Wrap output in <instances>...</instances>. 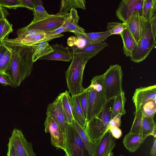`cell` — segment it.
<instances>
[{
	"label": "cell",
	"instance_id": "cell-42",
	"mask_svg": "<svg viewBox=\"0 0 156 156\" xmlns=\"http://www.w3.org/2000/svg\"><path fill=\"white\" fill-rule=\"evenodd\" d=\"M23 7L29 9L33 11L34 8V5L32 0H20Z\"/></svg>",
	"mask_w": 156,
	"mask_h": 156
},
{
	"label": "cell",
	"instance_id": "cell-21",
	"mask_svg": "<svg viewBox=\"0 0 156 156\" xmlns=\"http://www.w3.org/2000/svg\"><path fill=\"white\" fill-rule=\"evenodd\" d=\"M108 46V43L105 42L98 44H90L82 49L73 51V52L83 55L90 59Z\"/></svg>",
	"mask_w": 156,
	"mask_h": 156
},
{
	"label": "cell",
	"instance_id": "cell-29",
	"mask_svg": "<svg viewBox=\"0 0 156 156\" xmlns=\"http://www.w3.org/2000/svg\"><path fill=\"white\" fill-rule=\"evenodd\" d=\"M90 44H98L103 42L112 34L108 30L104 32L86 33L83 34Z\"/></svg>",
	"mask_w": 156,
	"mask_h": 156
},
{
	"label": "cell",
	"instance_id": "cell-5",
	"mask_svg": "<svg viewBox=\"0 0 156 156\" xmlns=\"http://www.w3.org/2000/svg\"><path fill=\"white\" fill-rule=\"evenodd\" d=\"M17 34L14 38H5L3 42L8 47H32L42 41L48 42L52 40L51 36L44 31L27 26L18 30Z\"/></svg>",
	"mask_w": 156,
	"mask_h": 156
},
{
	"label": "cell",
	"instance_id": "cell-44",
	"mask_svg": "<svg viewBox=\"0 0 156 156\" xmlns=\"http://www.w3.org/2000/svg\"><path fill=\"white\" fill-rule=\"evenodd\" d=\"M8 146V150L7 156H17L14 146L12 143L9 140Z\"/></svg>",
	"mask_w": 156,
	"mask_h": 156
},
{
	"label": "cell",
	"instance_id": "cell-43",
	"mask_svg": "<svg viewBox=\"0 0 156 156\" xmlns=\"http://www.w3.org/2000/svg\"><path fill=\"white\" fill-rule=\"evenodd\" d=\"M70 11L69 18L70 20L77 23L80 17L78 15L77 10L75 9H72Z\"/></svg>",
	"mask_w": 156,
	"mask_h": 156
},
{
	"label": "cell",
	"instance_id": "cell-8",
	"mask_svg": "<svg viewBox=\"0 0 156 156\" xmlns=\"http://www.w3.org/2000/svg\"><path fill=\"white\" fill-rule=\"evenodd\" d=\"M105 74V85L107 99L115 97L122 90V68L116 64L111 65Z\"/></svg>",
	"mask_w": 156,
	"mask_h": 156
},
{
	"label": "cell",
	"instance_id": "cell-19",
	"mask_svg": "<svg viewBox=\"0 0 156 156\" xmlns=\"http://www.w3.org/2000/svg\"><path fill=\"white\" fill-rule=\"evenodd\" d=\"M149 136L140 133H129L123 139L124 147L129 152H135Z\"/></svg>",
	"mask_w": 156,
	"mask_h": 156
},
{
	"label": "cell",
	"instance_id": "cell-12",
	"mask_svg": "<svg viewBox=\"0 0 156 156\" xmlns=\"http://www.w3.org/2000/svg\"><path fill=\"white\" fill-rule=\"evenodd\" d=\"M46 114L52 118L61 128L64 136L68 125L63 111L61 93L54 101L48 105Z\"/></svg>",
	"mask_w": 156,
	"mask_h": 156
},
{
	"label": "cell",
	"instance_id": "cell-36",
	"mask_svg": "<svg viewBox=\"0 0 156 156\" xmlns=\"http://www.w3.org/2000/svg\"><path fill=\"white\" fill-rule=\"evenodd\" d=\"M88 87L85 88L81 93L78 95L80 103L86 119L88 105Z\"/></svg>",
	"mask_w": 156,
	"mask_h": 156
},
{
	"label": "cell",
	"instance_id": "cell-50",
	"mask_svg": "<svg viewBox=\"0 0 156 156\" xmlns=\"http://www.w3.org/2000/svg\"><path fill=\"white\" fill-rule=\"evenodd\" d=\"M119 156H124V155H123L120 154V155H119Z\"/></svg>",
	"mask_w": 156,
	"mask_h": 156
},
{
	"label": "cell",
	"instance_id": "cell-34",
	"mask_svg": "<svg viewBox=\"0 0 156 156\" xmlns=\"http://www.w3.org/2000/svg\"><path fill=\"white\" fill-rule=\"evenodd\" d=\"M12 55V49L8 47L6 52L0 60V72H4L9 68L11 63Z\"/></svg>",
	"mask_w": 156,
	"mask_h": 156
},
{
	"label": "cell",
	"instance_id": "cell-3",
	"mask_svg": "<svg viewBox=\"0 0 156 156\" xmlns=\"http://www.w3.org/2000/svg\"><path fill=\"white\" fill-rule=\"evenodd\" d=\"M115 98L108 100L99 114L87 123L85 130L91 142L96 143L108 130Z\"/></svg>",
	"mask_w": 156,
	"mask_h": 156
},
{
	"label": "cell",
	"instance_id": "cell-48",
	"mask_svg": "<svg viewBox=\"0 0 156 156\" xmlns=\"http://www.w3.org/2000/svg\"><path fill=\"white\" fill-rule=\"evenodd\" d=\"M150 155L151 156H155L156 154V137H154L153 143L151 148Z\"/></svg>",
	"mask_w": 156,
	"mask_h": 156
},
{
	"label": "cell",
	"instance_id": "cell-25",
	"mask_svg": "<svg viewBox=\"0 0 156 156\" xmlns=\"http://www.w3.org/2000/svg\"><path fill=\"white\" fill-rule=\"evenodd\" d=\"M48 42L45 41H42L32 47L33 62L40 58L47 55L53 51L51 46Z\"/></svg>",
	"mask_w": 156,
	"mask_h": 156
},
{
	"label": "cell",
	"instance_id": "cell-13",
	"mask_svg": "<svg viewBox=\"0 0 156 156\" xmlns=\"http://www.w3.org/2000/svg\"><path fill=\"white\" fill-rule=\"evenodd\" d=\"M116 145V139L108 130L96 143H93L91 156H107Z\"/></svg>",
	"mask_w": 156,
	"mask_h": 156
},
{
	"label": "cell",
	"instance_id": "cell-38",
	"mask_svg": "<svg viewBox=\"0 0 156 156\" xmlns=\"http://www.w3.org/2000/svg\"><path fill=\"white\" fill-rule=\"evenodd\" d=\"M66 27L69 32H73L74 34L79 33L83 34L85 33L83 28L79 26L77 23L71 21L69 18L68 20Z\"/></svg>",
	"mask_w": 156,
	"mask_h": 156
},
{
	"label": "cell",
	"instance_id": "cell-11",
	"mask_svg": "<svg viewBox=\"0 0 156 156\" xmlns=\"http://www.w3.org/2000/svg\"><path fill=\"white\" fill-rule=\"evenodd\" d=\"M143 0H123L120 1L115 11L118 18L126 23L134 11H138L141 16Z\"/></svg>",
	"mask_w": 156,
	"mask_h": 156
},
{
	"label": "cell",
	"instance_id": "cell-32",
	"mask_svg": "<svg viewBox=\"0 0 156 156\" xmlns=\"http://www.w3.org/2000/svg\"><path fill=\"white\" fill-rule=\"evenodd\" d=\"M12 31V25L6 18L0 19V42L7 38Z\"/></svg>",
	"mask_w": 156,
	"mask_h": 156
},
{
	"label": "cell",
	"instance_id": "cell-26",
	"mask_svg": "<svg viewBox=\"0 0 156 156\" xmlns=\"http://www.w3.org/2000/svg\"><path fill=\"white\" fill-rule=\"evenodd\" d=\"M126 101V99L125 92L122 90L115 97L112 108L111 118L119 114L122 116L126 114V111L125 109V106Z\"/></svg>",
	"mask_w": 156,
	"mask_h": 156
},
{
	"label": "cell",
	"instance_id": "cell-33",
	"mask_svg": "<svg viewBox=\"0 0 156 156\" xmlns=\"http://www.w3.org/2000/svg\"><path fill=\"white\" fill-rule=\"evenodd\" d=\"M127 27L126 23L117 21L108 23L106 27L107 30L112 35H120Z\"/></svg>",
	"mask_w": 156,
	"mask_h": 156
},
{
	"label": "cell",
	"instance_id": "cell-31",
	"mask_svg": "<svg viewBox=\"0 0 156 156\" xmlns=\"http://www.w3.org/2000/svg\"><path fill=\"white\" fill-rule=\"evenodd\" d=\"M71 124L77 131L88 149L91 156L93 143L91 142L89 140L85 131V129L83 128L74 119L73 120Z\"/></svg>",
	"mask_w": 156,
	"mask_h": 156
},
{
	"label": "cell",
	"instance_id": "cell-47",
	"mask_svg": "<svg viewBox=\"0 0 156 156\" xmlns=\"http://www.w3.org/2000/svg\"><path fill=\"white\" fill-rule=\"evenodd\" d=\"M8 47L5 45L3 41L0 42V60L6 52Z\"/></svg>",
	"mask_w": 156,
	"mask_h": 156
},
{
	"label": "cell",
	"instance_id": "cell-41",
	"mask_svg": "<svg viewBox=\"0 0 156 156\" xmlns=\"http://www.w3.org/2000/svg\"><path fill=\"white\" fill-rule=\"evenodd\" d=\"M67 23L68 20L61 27H59L53 31L47 34H49L57 35L61 34V33L63 32H69V30L66 27Z\"/></svg>",
	"mask_w": 156,
	"mask_h": 156
},
{
	"label": "cell",
	"instance_id": "cell-22",
	"mask_svg": "<svg viewBox=\"0 0 156 156\" xmlns=\"http://www.w3.org/2000/svg\"><path fill=\"white\" fill-rule=\"evenodd\" d=\"M123 42V51L126 57H130L134 48L137 44L128 28L120 35Z\"/></svg>",
	"mask_w": 156,
	"mask_h": 156
},
{
	"label": "cell",
	"instance_id": "cell-37",
	"mask_svg": "<svg viewBox=\"0 0 156 156\" xmlns=\"http://www.w3.org/2000/svg\"><path fill=\"white\" fill-rule=\"evenodd\" d=\"M0 5L14 9L18 7H23L20 0H0Z\"/></svg>",
	"mask_w": 156,
	"mask_h": 156
},
{
	"label": "cell",
	"instance_id": "cell-7",
	"mask_svg": "<svg viewBox=\"0 0 156 156\" xmlns=\"http://www.w3.org/2000/svg\"><path fill=\"white\" fill-rule=\"evenodd\" d=\"M65 156H91L76 130L68 124L64 134Z\"/></svg>",
	"mask_w": 156,
	"mask_h": 156
},
{
	"label": "cell",
	"instance_id": "cell-35",
	"mask_svg": "<svg viewBox=\"0 0 156 156\" xmlns=\"http://www.w3.org/2000/svg\"><path fill=\"white\" fill-rule=\"evenodd\" d=\"M74 36L73 46L72 49L74 51L77 49H82L90 44L85 39L83 34H75Z\"/></svg>",
	"mask_w": 156,
	"mask_h": 156
},
{
	"label": "cell",
	"instance_id": "cell-4",
	"mask_svg": "<svg viewBox=\"0 0 156 156\" xmlns=\"http://www.w3.org/2000/svg\"><path fill=\"white\" fill-rule=\"evenodd\" d=\"M89 59L83 55L73 52L71 63L65 73L67 87L71 97L79 95L85 89L83 86V72Z\"/></svg>",
	"mask_w": 156,
	"mask_h": 156
},
{
	"label": "cell",
	"instance_id": "cell-45",
	"mask_svg": "<svg viewBox=\"0 0 156 156\" xmlns=\"http://www.w3.org/2000/svg\"><path fill=\"white\" fill-rule=\"evenodd\" d=\"M0 83L4 86L9 85L14 87L12 83L5 77L1 72H0Z\"/></svg>",
	"mask_w": 156,
	"mask_h": 156
},
{
	"label": "cell",
	"instance_id": "cell-2",
	"mask_svg": "<svg viewBox=\"0 0 156 156\" xmlns=\"http://www.w3.org/2000/svg\"><path fill=\"white\" fill-rule=\"evenodd\" d=\"M90 84L88 87L87 123L99 114L107 101L104 73L94 76Z\"/></svg>",
	"mask_w": 156,
	"mask_h": 156
},
{
	"label": "cell",
	"instance_id": "cell-6",
	"mask_svg": "<svg viewBox=\"0 0 156 156\" xmlns=\"http://www.w3.org/2000/svg\"><path fill=\"white\" fill-rule=\"evenodd\" d=\"M156 36V29L152 27L150 22H146L143 35L130 57L132 61L140 63L148 56L155 46Z\"/></svg>",
	"mask_w": 156,
	"mask_h": 156
},
{
	"label": "cell",
	"instance_id": "cell-30",
	"mask_svg": "<svg viewBox=\"0 0 156 156\" xmlns=\"http://www.w3.org/2000/svg\"><path fill=\"white\" fill-rule=\"evenodd\" d=\"M34 5L33 12L34 18L31 21L33 22L38 21L44 19L51 15L48 13L44 8L42 1L32 0Z\"/></svg>",
	"mask_w": 156,
	"mask_h": 156
},
{
	"label": "cell",
	"instance_id": "cell-49",
	"mask_svg": "<svg viewBox=\"0 0 156 156\" xmlns=\"http://www.w3.org/2000/svg\"><path fill=\"white\" fill-rule=\"evenodd\" d=\"M113 152H111L107 156H114Z\"/></svg>",
	"mask_w": 156,
	"mask_h": 156
},
{
	"label": "cell",
	"instance_id": "cell-28",
	"mask_svg": "<svg viewBox=\"0 0 156 156\" xmlns=\"http://www.w3.org/2000/svg\"><path fill=\"white\" fill-rule=\"evenodd\" d=\"M86 3L85 0H62L61 2L60 10L57 13H67L71 9L76 8L85 10Z\"/></svg>",
	"mask_w": 156,
	"mask_h": 156
},
{
	"label": "cell",
	"instance_id": "cell-10",
	"mask_svg": "<svg viewBox=\"0 0 156 156\" xmlns=\"http://www.w3.org/2000/svg\"><path fill=\"white\" fill-rule=\"evenodd\" d=\"M9 140L13 144L17 156H36L32 144L27 141L20 130L14 129Z\"/></svg>",
	"mask_w": 156,
	"mask_h": 156
},
{
	"label": "cell",
	"instance_id": "cell-18",
	"mask_svg": "<svg viewBox=\"0 0 156 156\" xmlns=\"http://www.w3.org/2000/svg\"><path fill=\"white\" fill-rule=\"evenodd\" d=\"M53 51L47 55L43 56L39 59L61 60L69 62L72 59L73 52L71 53L68 47H64L61 44L56 43L51 46Z\"/></svg>",
	"mask_w": 156,
	"mask_h": 156
},
{
	"label": "cell",
	"instance_id": "cell-14",
	"mask_svg": "<svg viewBox=\"0 0 156 156\" xmlns=\"http://www.w3.org/2000/svg\"><path fill=\"white\" fill-rule=\"evenodd\" d=\"M129 133L156 137V124L154 117H135Z\"/></svg>",
	"mask_w": 156,
	"mask_h": 156
},
{
	"label": "cell",
	"instance_id": "cell-17",
	"mask_svg": "<svg viewBox=\"0 0 156 156\" xmlns=\"http://www.w3.org/2000/svg\"><path fill=\"white\" fill-rule=\"evenodd\" d=\"M151 99H156V85L137 88L132 98L135 111L138 110L144 103Z\"/></svg>",
	"mask_w": 156,
	"mask_h": 156
},
{
	"label": "cell",
	"instance_id": "cell-16",
	"mask_svg": "<svg viewBox=\"0 0 156 156\" xmlns=\"http://www.w3.org/2000/svg\"><path fill=\"white\" fill-rule=\"evenodd\" d=\"M145 22L139 12L134 11L131 14L126 23L128 30L137 44L143 35Z\"/></svg>",
	"mask_w": 156,
	"mask_h": 156
},
{
	"label": "cell",
	"instance_id": "cell-46",
	"mask_svg": "<svg viewBox=\"0 0 156 156\" xmlns=\"http://www.w3.org/2000/svg\"><path fill=\"white\" fill-rule=\"evenodd\" d=\"M9 13L6 9L0 5V19L6 18Z\"/></svg>",
	"mask_w": 156,
	"mask_h": 156
},
{
	"label": "cell",
	"instance_id": "cell-40",
	"mask_svg": "<svg viewBox=\"0 0 156 156\" xmlns=\"http://www.w3.org/2000/svg\"><path fill=\"white\" fill-rule=\"evenodd\" d=\"M108 130L112 136L115 139L120 138L122 135V131L119 128L116 127H109Z\"/></svg>",
	"mask_w": 156,
	"mask_h": 156
},
{
	"label": "cell",
	"instance_id": "cell-39",
	"mask_svg": "<svg viewBox=\"0 0 156 156\" xmlns=\"http://www.w3.org/2000/svg\"><path fill=\"white\" fill-rule=\"evenodd\" d=\"M122 115L119 114L111 118L109 122V127H116L119 128L121 125V118Z\"/></svg>",
	"mask_w": 156,
	"mask_h": 156
},
{
	"label": "cell",
	"instance_id": "cell-23",
	"mask_svg": "<svg viewBox=\"0 0 156 156\" xmlns=\"http://www.w3.org/2000/svg\"><path fill=\"white\" fill-rule=\"evenodd\" d=\"M156 111V99L150 100L142 105L134 113L135 117H154Z\"/></svg>",
	"mask_w": 156,
	"mask_h": 156
},
{
	"label": "cell",
	"instance_id": "cell-9",
	"mask_svg": "<svg viewBox=\"0 0 156 156\" xmlns=\"http://www.w3.org/2000/svg\"><path fill=\"white\" fill-rule=\"evenodd\" d=\"M69 17V13L51 15L41 20L31 22L27 26L30 28L43 31L47 34L51 32L62 26Z\"/></svg>",
	"mask_w": 156,
	"mask_h": 156
},
{
	"label": "cell",
	"instance_id": "cell-27",
	"mask_svg": "<svg viewBox=\"0 0 156 156\" xmlns=\"http://www.w3.org/2000/svg\"><path fill=\"white\" fill-rule=\"evenodd\" d=\"M156 0H143L141 16L146 22L151 21L156 16Z\"/></svg>",
	"mask_w": 156,
	"mask_h": 156
},
{
	"label": "cell",
	"instance_id": "cell-15",
	"mask_svg": "<svg viewBox=\"0 0 156 156\" xmlns=\"http://www.w3.org/2000/svg\"><path fill=\"white\" fill-rule=\"evenodd\" d=\"M44 125L45 132H48L51 135L52 145L57 148L64 150V136L59 126L48 116L46 117Z\"/></svg>",
	"mask_w": 156,
	"mask_h": 156
},
{
	"label": "cell",
	"instance_id": "cell-1",
	"mask_svg": "<svg viewBox=\"0 0 156 156\" xmlns=\"http://www.w3.org/2000/svg\"><path fill=\"white\" fill-rule=\"evenodd\" d=\"M12 50V59L9 68L2 72L5 78L16 88L33 69L32 48L31 46L9 47Z\"/></svg>",
	"mask_w": 156,
	"mask_h": 156
},
{
	"label": "cell",
	"instance_id": "cell-24",
	"mask_svg": "<svg viewBox=\"0 0 156 156\" xmlns=\"http://www.w3.org/2000/svg\"><path fill=\"white\" fill-rule=\"evenodd\" d=\"M63 111L66 120L68 124H71L74 119L73 114V106L71 97L68 91L66 90L61 93Z\"/></svg>",
	"mask_w": 156,
	"mask_h": 156
},
{
	"label": "cell",
	"instance_id": "cell-20",
	"mask_svg": "<svg viewBox=\"0 0 156 156\" xmlns=\"http://www.w3.org/2000/svg\"><path fill=\"white\" fill-rule=\"evenodd\" d=\"M73 114L74 119L83 129L86 125V120L81 106L78 95L71 97Z\"/></svg>",
	"mask_w": 156,
	"mask_h": 156
}]
</instances>
